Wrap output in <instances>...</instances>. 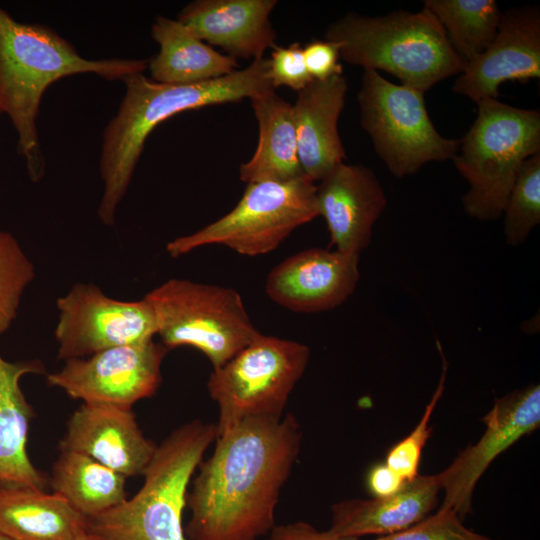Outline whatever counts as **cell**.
Instances as JSON below:
<instances>
[{"label":"cell","mask_w":540,"mask_h":540,"mask_svg":"<svg viewBox=\"0 0 540 540\" xmlns=\"http://www.w3.org/2000/svg\"><path fill=\"white\" fill-rule=\"evenodd\" d=\"M126 479L87 455L61 450L52 467L50 484L54 493L90 518L127 498Z\"/></svg>","instance_id":"25"},{"label":"cell","mask_w":540,"mask_h":540,"mask_svg":"<svg viewBox=\"0 0 540 540\" xmlns=\"http://www.w3.org/2000/svg\"><path fill=\"white\" fill-rule=\"evenodd\" d=\"M0 540H15V539L0 530Z\"/></svg>","instance_id":"36"},{"label":"cell","mask_w":540,"mask_h":540,"mask_svg":"<svg viewBox=\"0 0 540 540\" xmlns=\"http://www.w3.org/2000/svg\"><path fill=\"white\" fill-rule=\"evenodd\" d=\"M268 61L275 89L287 86L298 92L313 80L306 68L302 46L297 42L286 47L275 45Z\"/></svg>","instance_id":"31"},{"label":"cell","mask_w":540,"mask_h":540,"mask_svg":"<svg viewBox=\"0 0 540 540\" xmlns=\"http://www.w3.org/2000/svg\"><path fill=\"white\" fill-rule=\"evenodd\" d=\"M325 40L338 45L347 63L386 71L423 93L465 67L443 27L424 8L376 17L348 13L328 27Z\"/></svg>","instance_id":"5"},{"label":"cell","mask_w":540,"mask_h":540,"mask_svg":"<svg viewBox=\"0 0 540 540\" xmlns=\"http://www.w3.org/2000/svg\"><path fill=\"white\" fill-rule=\"evenodd\" d=\"M122 82L125 95L103 131L99 158L104 190L98 217L105 225L115 224L118 205L131 183L145 141L157 125L186 110L275 91L267 58L253 60L248 67L224 77L194 84L157 83L143 73L128 75Z\"/></svg>","instance_id":"2"},{"label":"cell","mask_w":540,"mask_h":540,"mask_svg":"<svg viewBox=\"0 0 540 540\" xmlns=\"http://www.w3.org/2000/svg\"><path fill=\"white\" fill-rule=\"evenodd\" d=\"M215 423L193 420L173 430L159 445L132 498L86 518L96 540H187L183 512L188 486L208 447Z\"/></svg>","instance_id":"4"},{"label":"cell","mask_w":540,"mask_h":540,"mask_svg":"<svg viewBox=\"0 0 540 540\" xmlns=\"http://www.w3.org/2000/svg\"><path fill=\"white\" fill-rule=\"evenodd\" d=\"M291 413L242 420L217 434L187 495V540H259L275 527L281 490L299 456Z\"/></svg>","instance_id":"1"},{"label":"cell","mask_w":540,"mask_h":540,"mask_svg":"<svg viewBox=\"0 0 540 540\" xmlns=\"http://www.w3.org/2000/svg\"><path fill=\"white\" fill-rule=\"evenodd\" d=\"M540 77V11L524 5L501 12L497 33L487 49L467 64L452 90L474 102L497 99L506 81L526 83Z\"/></svg>","instance_id":"14"},{"label":"cell","mask_w":540,"mask_h":540,"mask_svg":"<svg viewBox=\"0 0 540 540\" xmlns=\"http://www.w3.org/2000/svg\"><path fill=\"white\" fill-rule=\"evenodd\" d=\"M318 215L327 224L335 250L359 255L387 200L375 173L360 164L335 166L316 186Z\"/></svg>","instance_id":"17"},{"label":"cell","mask_w":540,"mask_h":540,"mask_svg":"<svg viewBox=\"0 0 540 540\" xmlns=\"http://www.w3.org/2000/svg\"><path fill=\"white\" fill-rule=\"evenodd\" d=\"M156 448L132 407L106 403H83L70 416L60 442V450L87 455L125 478L143 475Z\"/></svg>","instance_id":"16"},{"label":"cell","mask_w":540,"mask_h":540,"mask_svg":"<svg viewBox=\"0 0 540 540\" xmlns=\"http://www.w3.org/2000/svg\"><path fill=\"white\" fill-rule=\"evenodd\" d=\"M316 216V185L307 177L291 182L248 183L231 211L190 235L170 241L166 250L176 258L202 246L219 244L245 256L264 255Z\"/></svg>","instance_id":"8"},{"label":"cell","mask_w":540,"mask_h":540,"mask_svg":"<svg viewBox=\"0 0 540 540\" xmlns=\"http://www.w3.org/2000/svg\"><path fill=\"white\" fill-rule=\"evenodd\" d=\"M306 68L313 80H326L343 73L339 62L340 51L336 43L314 40L302 46Z\"/></svg>","instance_id":"32"},{"label":"cell","mask_w":540,"mask_h":540,"mask_svg":"<svg viewBox=\"0 0 540 540\" xmlns=\"http://www.w3.org/2000/svg\"><path fill=\"white\" fill-rule=\"evenodd\" d=\"M34 278V265L16 238L0 231V334L16 318L21 297Z\"/></svg>","instance_id":"28"},{"label":"cell","mask_w":540,"mask_h":540,"mask_svg":"<svg viewBox=\"0 0 540 540\" xmlns=\"http://www.w3.org/2000/svg\"><path fill=\"white\" fill-rule=\"evenodd\" d=\"M359 278V255L309 248L277 264L267 276L265 291L285 309L316 313L343 304Z\"/></svg>","instance_id":"15"},{"label":"cell","mask_w":540,"mask_h":540,"mask_svg":"<svg viewBox=\"0 0 540 540\" xmlns=\"http://www.w3.org/2000/svg\"><path fill=\"white\" fill-rule=\"evenodd\" d=\"M74 540H96V539L92 537L85 529L81 531Z\"/></svg>","instance_id":"35"},{"label":"cell","mask_w":540,"mask_h":540,"mask_svg":"<svg viewBox=\"0 0 540 540\" xmlns=\"http://www.w3.org/2000/svg\"><path fill=\"white\" fill-rule=\"evenodd\" d=\"M404 481L388 465L377 464L370 469L367 475V487L374 498L385 497L398 492Z\"/></svg>","instance_id":"34"},{"label":"cell","mask_w":540,"mask_h":540,"mask_svg":"<svg viewBox=\"0 0 540 540\" xmlns=\"http://www.w3.org/2000/svg\"><path fill=\"white\" fill-rule=\"evenodd\" d=\"M484 422L486 429L481 438L437 474L440 489L444 491L440 508L453 510L462 521L472 509L475 485L492 461L539 427V385L497 399Z\"/></svg>","instance_id":"13"},{"label":"cell","mask_w":540,"mask_h":540,"mask_svg":"<svg viewBox=\"0 0 540 540\" xmlns=\"http://www.w3.org/2000/svg\"><path fill=\"white\" fill-rule=\"evenodd\" d=\"M346 78L312 80L299 90L292 106L298 156L306 177L321 181L346 159L338 132V119L347 93Z\"/></svg>","instance_id":"19"},{"label":"cell","mask_w":540,"mask_h":540,"mask_svg":"<svg viewBox=\"0 0 540 540\" xmlns=\"http://www.w3.org/2000/svg\"><path fill=\"white\" fill-rule=\"evenodd\" d=\"M477 116L452 158L467 180L465 212L479 221L498 219L524 162L540 152V112L489 98L476 103Z\"/></svg>","instance_id":"6"},{"label":"cell","mask_w":540,"mask_h":540,"mask_svg":"<svg viewBox=\"0 0 540 540\" xmlns=\"http://www.w3.org/2000/svg\"><path fill=\"white\" fill-rule=\"evenodd\" d=\"M423 92L364 70L358 92L360 122L392 175L402 178L431 161L452 159L459 140L443 137L431 121Z\"/></svg>","instance_id":"10"},{"label":"cell","mask_w":540,"mask_h":540,"mask_svg":"<svg viewBox=\"0 0 540 540\" xmlns=\"http://www.w3.org/2000/svg\"><path fill=\"white\" fill-rule=\"evenodd\" d=\"M85 529L86 518L54 492L0 489V530L15 540H74Z\"/></svg>","instance_id":"24"},{"label":"cell","mask_w":540,"mask_h":540,"mask_svg":"<svg viewBox=\"0 0 540 540\" xmlns=\"http://www.w3.org/2000/svg\"><path fill=\"white\" fill-rule=\"evenodd\" d=\"M58 358H85L99 351L153 340L157 323L149 302L113 299L94 284L77 283L57 299Z\"/></svg>","instance_id":"11"},{"label":"cell","mask_w":540,"mask_h":540,"mask_svg":"<svg viewBox=\"0 0 540 540\" xmlns=\"http://www.w3.org/2000/svg\"><path fill=\"white\" fill-rule=\"evenodd\" d=\"M309 359L308 346L260 333L213 369L207 389L218 406L217 434L248 418L283 415Z\"/></svg>","instance_id":"9"},{"label":"cell","mask_w":540,"mask_h":540,"mask_svg":"<svg viewBox=\"0 0 540 540\" xmlns=\"http://www.w3.org/2000/svg\"><path fill=\"white\" fill-rule=\"evenodd\" d=\"M266 540H360V538L339 536L329 530H318L308 522L295 521L276 524Z\"/></svg>","instance_id":"33"},{"label":"cell","mask_w":540,"mask_h":540,"mask_svg":"<svg viewBox=\"0 0 540 540\" xmlns=\"http://www.w3.org/2000/svg\"><path fill=\"white\" fill-rule=\"evenodd\" d=\"M151 35L159 52L148 61L147 68L157 83L194 84L237 70L236 59L214 50L177 19L156 17Z\"/></svg>","instance_id":"22"},{"label":"cell","mask_w":540,"mask_h":540,"mask_svg":"<svg viewBox=\"0 0 540 540\" xmlns=\"http://www.w3.org/2000/svg\"><path fill=\"white\" fill-rule=\"evenodd\" d=\"M157 335L168 349L190 346L217 369L251 343L260 332L234 289L169 279L147 293Z\"/></svg>","instance_id":"7"},{"label":"cell","mask_w":540,"mask_h":540,"mask_svg":"<svg viewBox=\"0 0 540 540\" xmlns=\"http://www.w3.org/2000/svg\"><path fill=\"white\" fill-rule=\"evenodd\" d=\"M423 8L443 27L464 66L491 44L501 16L494 0H425Z\"/></svg>","instance_id":"26"},{"label":"cell","mask_w":540,"mask_h":540,"mask_svg":"<svg viewBox=\"0 0 540 540\" xmlns=\"http://www.w3.org/2000/svg\"><path fill=\"white\" fill-rule=\"evenodd\" d=\"M276 4V0H196L181 10L177 20L228 56L257 60L276 45L269 18Z\"/></svg>","instance_id":"18"},{"label":"cell","mask_w":540,"mask_h":540,"mask_svg":"<svg viewBox=\"0 0 540 540\" xmlns=\"http://www.w3.org/2000/svg\"><path fill=\"white\" fill-rule=\"evenodd\" d=\"M145 59L83 58L52 28L15 20L0 7V105L17 133V151L29 178L40 181L46 168L37 119L46 89L55 81L94 73L106 80H121L147 69Z\"/></svg>","instance_id":"3"},{"label":"cell","mask_w":540,"mask_h":540,"mask_svg":"<svg viewBox=\"0 0 540 540\" xmlns=\"http://www.w3.org/2000/svg\"><path fill=\"white\" fill-rule=\"evenodd\" d=\"M2 114H3V111H2V108H1V105H0V117H1Z\"/></svg>","instance_id":"37"},{"label":"cell","mask_w":540,"mask_h":540,"mask_svg":"<svg viewBox=\"0 0 540 540\" xmlns=\"http://www.w3.org/2000/svg\"><path fill=\"white\" fill-rule=\"evenodd\" d=\"M168 350L154 339L108 348L65 361L59 371L47 375V383L83 403L132 407L157 392Z\"/></svg>","instance_id":"12"},{"label":"cell","mask_w":540,"mask_h":540,"mask_svg":"<svg viewBox=\"0 0 540 540\" xmlns=\"http://www.w3.org/2000/svg\"><path fill=\"white\" fill-rule=\"evenodd\" d=\"M374 540H496L466 528L451 509L439 511L413 526Z\"/></svg>","instance_id":"30"},{"label":"cell","mask_w":540,"mask_h":540,"mask_svg":"<svg viewBox=\"0 0 540 540\" xmlns=\"http://www.w3.org/2000/svg\"><path fill=\"white\" fill-rule=\"evenodd\" d=\"M437 346L439 352L442 354L439 342H437ZM447 368V361L442 354L441 377L420 421L406 438L391 448L387 455L385 464L395 471L404 481H410L418 476V467L422 449L431 433L429 421L438 401L443 394Z\"/></svg>","instance_id":"29"},{"label":"cell","mask_w":540,"mask_h":540,"mask_svg":"<svg viewBox=\"0 0 540 540\" xmlns=\"http://www.w3.org/2000/svg\"><path fill=\"white\" fill-rule=\"evenodd\" d=\"M502 215L505 239L511 246L522 244L540 223V152L524 162Z\"/></svg>","instance_id":"27"},{"label":"cell","mask_w":540,"mask_h":540,"mask_svg":"<svg viewBox=\"0 0 540 540\" xmlns=\"http://www.w3.org/2000/svg\"><path fill=\"white\" fill-rule=\"evenodd\" d=\"M39 360L10 362L0 354V489L46 490L47 479L27 452L33 409L20 387L27 374H43Z\"/></svg>","instance_id":"21"},{"label":"cell","mask_w":540,"mask_h":540,"mask_svg":"<svg viewBox=\"0 0 540 540\" xmlns=\"http://www.w3.org/2000/svg\"><path fill=\"white\" fill-rule=\"evenodd\" d=\"M250 100L259 124V141L252 158L240 166V179L248 184L306 177L298 156L292 105L275 91Z\"/></svg>","instance_id":"23"},{"label":"cell","mask_w":540,"mask_h":540,"mask_svg":"<svg viewBox=\"0 0 540 540\" xmlns=\"http://www.w3.org/2000/svg\"><path fill=\"white\" fill-rule=\"evenodd\" d=\"M439 490L437 475H418L392 495L335 503L328 530L354 538L382 537L403 531L428 516L437 503Z\"/></svg>","instance_id":"20"}]
</instances>
